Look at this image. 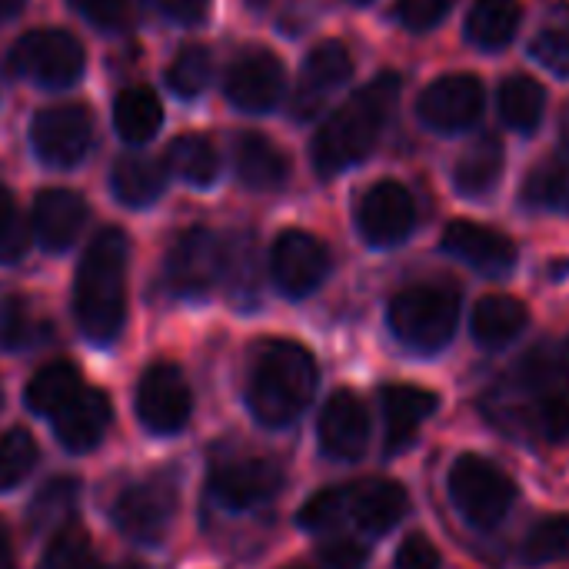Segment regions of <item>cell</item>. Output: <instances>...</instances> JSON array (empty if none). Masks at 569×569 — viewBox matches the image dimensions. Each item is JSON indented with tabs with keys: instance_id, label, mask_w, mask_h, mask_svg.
Wrapping results in <instances>:
<instances>
[{
	"instance_id": "c3c4849f",
	"label": "cell",
	"mask_w": 569,
	"mask_h": 569,
	"mask_svg": "<svg viewBox=\"0 0 569 569\" xmlns=\"http://www.w3.org/2000/svg\"><path fill=\"white\" fill-rule=\"evenodd\" d=\"M157 3L163 7V13L170 20H177L183 27H197L210 10V0H157Z\"/></svg>"
},
{
	"instance_id": "52a82bcc",
	"label": "cell",
	"mask_w": 569,
	"mask_h": 569,
	"mask_svg": "<svg viewBox=\"0 0 569 569\" xmlns=\"http://www.w3.org/2000/svg\"><path fill=\"white\" fill-rule=\"evenodd\" d=\"M7 67L20 80H30L47 90H63L83 77L87 50L67 30H30L13 43Z\"/></svg>"
},
{
	"instance_id": "277c9868",
	"label": "cell",
	"mask_w": 569,
	"mask_h": 569,
	"mask_svg": "<svg viewBox=\"0 0 569 569\" xmlns=\"http://www.w3.org/2000/svg\"><path fill=\"white\" fill-rule=\"evenodd\" d=\"M513 400L523 397V423L547 443L569 437V337L543 340L523 353V360L503 380Z\"/></svg>"
},
{
	"instance_id": "9c48e42d",
	"label": "cell",
	"mask_w": 569,
	"mask_h": 569,
	"mask_svg": "<svg viewBox=\"0 0 569 569\" xmlns=\"http://www.w3.org/2000/svg\"><path fill=\"white\" fill-rule=\"evenodd\" d=\"M217 280H223V240L207 227L180 233L163 263L167 290L177 297H203Z\"/></svg>"
},
{
	"instance_id": "30bf717a",
	"label": "cell",
	"mask_w": 569,
	"mask_h": 569,
	"mask_svg": "<svg viewBox=\"0 0 569 569\" xmlns=\"http://www.w3.org/2000/svg\"><path fill=\"white\" fill-rule=\"evenodd\" d=\"M137 417L157 437H173L190 423L193 397L187 377L173 363H153L137 383Z\"/></svg>"
},
{
	"instance_id": "7bdbcfd3",
	"label": "cell",
	"mask_w": 569,
	"mask_h": 569,
	"mask_svg": "<svg viewBox=\"0 0 569 569\" xmlns=\"http://www.w3.org/2000/svg\"><path fill=\"white\" fill-rule=\"evenodd\" d=\"M30 233L27 223L10 197V190L0 183V263H17L27 253Z\"/></svg>"
},
{
	"instance_id": "5b68a950",
	"label": "cell",
	"mask_w": 569,
	"mask_h": 569,
	"mask_svg": "<svg viewBox=\"0 0 569 569\" xmlns=\"http://www.w3.org/2000/svg\"><path fill=\"white\" fill-rule=\"evenodd\" d=\"M393 337L417 353H440L460 323V290L450 283H417L400 290L387 307Z\"/></svg>"
},
{
	"instance_id": "ab89813d",
	"label": "cell",
	"mask_w": 569,
	"mask_h": 569,
	"mask_svg": "<svg viewBox=\"0 0 569 569\" xmlns=\"http://www.w3.org/2000/svg\"><path fill=\"white\" fill-rule=\"evenodd\" d=\"M40 327L30 317L23 297L0 290V350H23L37 340Z\"/></svg>"
},
{
	"instance_id": "60d3db41",
	"label": "cell",
	"mask_w": 569,
	"mask_h": 569,
	"mask_svg": "<svg viewBox=\"0 0 569 569\" xmlns=\"http://www.w3.org/2000/svg\"><path fill=\"white\" fill-rule=\"evenodd\" d=\"M300 527L310 533H327L333 527H340L347 520V490L343 487H327L317 497H310L300 507Z\"/></svg>"
},
{
	"instance_id": "d6a6232c",
	"label": "cell",
	"mask_w": 569,
	"mask_h": 569,
	"mask_svg": "<svg viewBox=\"0 0 569 569\" xmlns=\"http://www.w3.org/2000/svg\"><path fill=\"white\" fill-rule=\"evenodd\" d=\"M163 160H167V170L177 173L180 180H187L190 187H210L220 173V157H217L213 143L200 133L173 137Z\"/></svg>"
},
{
	"instance_id": "ffe728a7",
	"label": "cell",
	"mask_w": 569,
	"mask_h": 569,
	"mask_svg": "<svg viewBox=\"0 0 569 569\" xmlns=\"http://www.w3.org/2000/svg\"><path fill=\"white\" fill-rule=\"evenodd\" d=\"M347 490V520L363 530L367 537L390 533L410 510L407 490L397 480H360L343 487Z\"/></svg>"
},
{
	"instance_id": "7402d4cb",
	"label": "cell",
	"mask_w": 569,
	"mask_h": 569,
	"mask_svg": "<svg viewBox=\"0 0 569 569\" xmlns=\"http://www.w3.org/2000/svg\"><path fill=\"white\" fill-rule=\"evenodd\" d=\"M87 223V200L73 190H40L33 200V237L43 250L60 253L77 243Z\"/></svg>"
},
{
	"instance_id": "4dcf8cb0",
	"label": "cell",
	"mask_w": 569,
	"mask_h": 569,
	"mask_svg": "<svg viewBox=\"0 0 569 569\" xmlns=\"http://www.w3.org/2000/svg\"><path fill=\"white\" fill-rule=\"evenodd\" d=\"M523 207L543 210V213H569V157H547L537 163L520 190Z\"/></svg>"
},
{
	"instance_id": "3957f363",
	"label": "cell",
	"mask_w": 569,
	"mask_h": 569,
	"mask_svg": "<svg viewBox=\"0 0 569 569\" xmlns=\"http://www.w3.org/2000/svg\"><path fill=\"white\" fill-rule=\"evenodd\" d=\"M317 390V363L293 340H267L247 373V407L263 427H290Z\"/></svg>"
},
{
	"instance_id": "9a60e30c",
	"label": "cell",
	"mask_w": 569,
	"mask_h": 569,
	"mask_svg": "<svg viewBox=\"0 0 569 569\" xmlns=\"http://www.w3.org/2000/svg\"><path fill=\"white\" fill-rule=\"evenodd\" d=\"M207 490L223 510H260L283 490V470L270 460H227L210 470Z\"/></svg>"
},
{
	"instance_id": "d6986e66",
	"label": "cell",
	"mask_w": 569,
	"mask_h": 569,
	"mask_svg": "<svg viewBox=\"0 0 569 569\" xmlns=\"http://www.w3.org/2000/svg\"><path fill=\"white\" fill-rule=\"evenodd\" d=\"M443 250L487 277H507L517 267L513 240L507 233L473 223V220H453L443 230Z\"/></svg>"
},
{
	"instance_id": "681fc988",
	"label": "cell",
	"mask_w": 569,
	"mask_h": 569,
	"mask_svg": "<svg viewBox=\"0 0 569 569\" xmlns=\"http://www.w3.org/2000/svg\"><path fill=\"white\" fill-rule=\"evenodd\" d=\"M0 569H17L13 547H10V533H7V527H3V523H0Z\"/></svg>"
},
{
	"instance_id": "44dd1931",
	"label": "cell",
	"mask_w": 569,
	"mask_h": 569,
	"mask_svg": "<svg viewBox=\"0 0 569 569\" xmlns=\"http://www.w3.org/2000/svg\"><path fill=\"white\" fill-rule=\"evenodd\" d=\"M440 397L433 390L413 387V383H387L380 387V410H383V427H387V453H403L420 427L437 413Z\"/></svg>"
},
{
	"instance_id": "f907efd6",
	"label": "cell",
	"mask_w": 569,
	"mask_h": 569,
	"mask_svg": "<svg viewBox=\"0 0 569 569\" xmlns=\"http://www.w3.org/2000/svg\"><path fill=\"white\" fill-rule=\"evenodd\" d=\"M23 7H27V0H0V27L17 20L23 13Z\"/></svg>"
},
{
	"instance_id": "b9f144b4",
	"label": "cell",
	"mask_w": 569,
	"mask_h": 569,
	"mask_svg": "<svg viewBox=\"0 0 569 569\" xmlns=\"http://www.w3.org/2000/svg\"><path fill=\"white\" fill-rule=\"evenodd\" d=\"M73 13H80L87 23H93L97 30H127L137 17V0H70Z\"/></svg>"
},
{
	"instance_id": "db71d44e",
	"label": "cell",
	"mask_w": 569,
	"mask_h": 569,
	"mask_svg": "<svg viewBox=\"0 0 569 569\" xmlns=\"http://www.w3.org/2000/svg\"><path fill=\"white\" fill-rule=\"evenodd\" d=\"M350 3H370V0H350Z\"/></svg>"
},
{
	"instance_id": "1f68e13d",
	"label": "cell",
	"mask_w": 569,
	"mask_h": 569,
	"mask_svg": "<svg viewBox=\"0 0 569 569\" xmlns=\"http://www.w3.org/2000/svg\"><path fill=\"white\" fill-rule=\"evenodd\" d=\"M497 107H500V117L507 127H513L517 133H533L547 110V90L533 77L513 73L500 83Z\"/></svg>"
},
{
	"instance_id": "4fadbf2b",
	"label": "cell",
	"mask_w": 569,
	"mask_h": 569,
	"mask_svg": "<svg viewBox=\"0 0 569 569\" xmlns=\"http://www.w3.org/2000/svg\"><path fill=\"white\" fill-rule=\"evenodd\" d=\"M487 107V90L473 73L437 77L417 100V117L437 133H460L480 120Z\"/></svg>"
},
{
	"instance_id": "74e56055",
	"label": "cell",
	"mask_w": 569,
	"mask_h": 569,
	"mask_svg": "<svg viewBox=\"0 0 569 569\" xmlns=\"http://www.w3.org/2000/svg\"><path fill=\"white\" fill-rule=\"evenodd\" d=\"M37 463V443L27 430H7L0 437V493L27 480Z\"/></svg>"
},
{
	"instance_id": "f1b7e54d",
	"label": "cell",
	"mask_w": 569,
	"mask_h": 569,
	"mask_svg": "<svg viewBox=\"0 0 569 569\" xmlns=\"http://www.w3.org/2000/svg\"><path fill=\"white\" fill-rule=\"evenodd\" d=\"M520 20H523L520 0H473L463 33L480 50H500L517 37Z\"/></svg>"
},
{
	"instance_id": "11a10c76",
	"label": "cell",
	"mask_w": 569,
	"mask_h": 569,
	"mask_svg": "<svg viewBox=\"0 0 569 569\" xmlns=\"http://www.w3.org/2000/svg\"><path fill=\"white\" fill-rule=\"evenodd\" d=\"M130 569H147V567H130Z\"/></svg>"
},
{
	"instance_id": "8fae6325",
	"label": "cell",
	"mask_w": 569,
	"mask_h": 569,
	"mask_svg": "<svg viewBox=\"0 0 569 569\" xmlns=\"http://www.w3.org/2000/svg\"><path fill=\"white\" fill-rule=\"evenodd\" d=\"M173 510H177L173 487L167 480L153 477V480H140V483L127 487L113 500V523L130 543L157 547L173 523Z\"/></svg>"
},
{
	"instance_id": "83f0119b",
	"label": "cell",
	"mask_w": 569,
	"mask_h": 569,
	"mask_svg": "<svg viewBox=\"0 0 569 569\" xmlns=\"http://www.w3.org/2000/svg\"><path fill=\"white\" fill-rule=\"evenodd\" d=\"M80 390H83V380H80L77 367L67 360H53L27 380L23 403L37 417H57Z\"/></svg>"
},
{
	"instance_id": "ac0fdd59",
	"label": "cell",
	"mask_w": 569,
	"mask_h": 569,
	"mask_svg": "<svg viewBox=\"0 0 569 569\" xmlns=\"http://www.w3.org/2000/svg\"><path fill=\"white\" fill-rule=\"evenodd\" d=\"M317 437H320L323 457H330L337 463L360 460L367 450V440H370V413H367L363 400L350 390H337L320 410Z\"/></svg>"
},
{
	"instance_id": "8992f818",
	"label": "cell",
	"mask_w": 569,
	"mask_h": 569,
	"mask_svg": "<svg viewBox=\"0 0 569 569\" xmlns=\"http://www.w3.org/2000/svg\"><path fill=\"white\" fill-rule=\"evenodd\" d=\"M447 487H450V500H453L457 513L477 530L500 527L517 503L513 477L503 467H497L477 453H467L450 467Z\"/></svg>"
},
{
	"instance_id": "9f6ffc18",
	"label": "cell",
	"mask_w": 569,
	"mask_h": 569,
	"mask_svg": "<svg viewBox=\"0 0 569 569\" xmlns=\"http://www.w3.org/2000/svg\"><path fill=\"white\" fill-rule=\"evenodd\" d=\"M287 569H300V567H287Z\"/></svg>"
},
{
	"instance_id": "ba28073f",
	"label": "cell",
	"mask_w": 569,
	"mask_h": 569,
	"mask_svg": "<svg viewBox=\"0 0 569 569\" xmlns=\"http://www.w3.org/2000/svg\"><path fill=\"white\" fill-rule=\"evenodd\" d=\"M33 153L47 167H77L93 143V113L83 103H57L33 117L30 123Z\"/></svg>"
},
{
	"instance_id": "cb8c5ba5",
	"label": "cell",
	"mask_w": 569,
	"mask_h": 569,
	"mask_svg": "<svg viewBox=\"0 0 569 569\" xmlns=\"http://www.w3.org/2000/svg\"><path fill=\"white\" fill-rule=\"evenodd\" d=\"M233 167L240 183L250 190H280L290 177L287 153L263 133H243L233 143Z\"/></svg>"
},
{
	"instance_id": "484cf974",
	"label": "cell",
	"mask_w": 569,
	"mask_h": 569,
	"mask_svg": "<svg viewBox=\"0 0 569 569\" xmlns=\"http://www.w3.org/2000/svg\"><path fill=\"white\" fill-rule=\"evenodd\" d=\"M110 190L127 207H150L167 190V167L153 157H120L110 170Z\"/></svg>"
},
{
	"instance_id": "603a6c76",
	"label": "cell",
	"mask_w": 569,
	"mask_h": 569,
	"mask_svg": "<svg viewBox=\"0 0 569 569\" xmlns=\"http://www.w3.org/2000/svg\"><path fill=\"white\" fill-rule=\"evenodd\" d=\"M113 420V407H110V397L100 393V390H80L57 417H53V433L57 440L70 450V453H87L93 450L107 427Z\"/></svg>"
},
{
	"instance_id": "8d00e7d4",
	"label": "cell",
	"mask_w": 569,
	"mask_h": 569,
	"mask_svg": "<svg viewBox=\"0 0 569 569\" xmlns=\"http://www.w3.org/2000/svg\"><path fill=\"white\" fill-rule=\"evenodd\" d=\"M223 280L233 300H250L257 293V247L250 233L223 243Z\"/></svg>"
},
{
	"instance_id": "bcb514c9",
	"label": "cell",
	"mask_w": 569,
	"mask_h": 569,
	"mask_svg": "<svg viewBox=\"0 0 569 569\" xmlns=\"http://www.w3.org/2000/svg\"><path fill=\"white\" fill-rule=\"evenodd\" d=\"M320 560L327 569H363L367 563V543L353 537H333L320 543Z\"/></svg>"
},
{
	"instance_id": "7c38bea8",
	"label": "cell",
	"mask_w": 569,
	"mask_h": 569,
	"mask_svg": "<svg viewBox=\"0 0 569 569\" xmlns=\"http://www.w3.org/2000/svg\"><path fill=\"white\" fill-rule=\"evenodd\" d=\"M330 273V250L307 230H283L270 247V277L290 300L310 297Z\"/></svg>"
},
{
	"instance_id": "ee69618b",
	"label": "cell",
	"mask_w": 569,
	"mask_h": 569,
	"mask_svg": "<svg viewBox=\"0 0 569 569\" xmlns=\"http://www.w3.org/2000/svg\"><path fill=\"white\" fill-rule=\"evenodd\" d=\"M530 53L537 63H543L550 73L569 77V23H553L543 27L537 33V40L530 43Z\"/></svg>"
},
{
	"instance_id": "f6af8a7d",
	"label": "cell",
	"mask_w": 569,
	"mask_h": 569,
	"mask_svg": "<svg viewBox=\"0 0 569 569\" xmlns=\"http://www.w3.org/2000/svg\"><path fill=\"white\" fill-rule=\"evenodd\" d=\"M450 7L453 0H397L393 13L407 30L423 33V30H433L450 13Z\"/></svg>"
},
{
	"instance_id": "7dc6e473",
	"label": "cell",
	"mask_w": 569,
	"mask_h": 569,
	"mask_svg": "<svg viewBox=\"0 0 569 569\" xmlns=\"http://www.w3.org/2000/svg\"><path fill=\"white\" fill-rule=\"evenodd\" d=\"M397 569H440V553L423 533H413L397 550Z\"/></svg>"
},
{
	"instance_id": "5bb4252c",
	"label": "cell",
	"mask_w": 569,
	"mask_h": 569,
	"mask_svg": "<svg viewBox=\"0 0 569 569\" xmlns=\"http://www.w3.org/2000/svg\"><path fill=\"white\" fill-rule=\"evenodd\" d=\"M417 227L413 193L397 180L373 183L357 203V230L370 247H397Z\"/></svg>"
},
{
	"instance_id": "4316f807",
	"label": "cell",
	"mask_w": 569,
	"mask_h": 569,
	"mask_svg": "<svg viewBox=\"0 0 569 569\" xmlns=\"http://www.w3.org/2000/svg\"><path fill=\"white\" fill-rule=\"evenodd\" d=\"M503 173V143L493 133H480L457 160L453 183L463 197H487Z\"/></svg>"
},
{
	"instance_id": "f35d334b",
	"label": "cell",
	"mask_w": 569,
	"mask_h": 569,
	"mask_svg": "<svg viewBox=\"0 0 569 569\" xmlns=\"http://www.w3.org/2000/svg\"><path fill=\"white\" fill-rule=\"evenodd\" d=\"M40 569H100V563L90 547V537L77 527H67L43 550Z\"/></svg>"
},
{
	"instance_id": "2e32d148",
	"label": "cell",
	"mask_w": 569,
	"mask_h": 569,
	"mask_svg": "<svg viewBox=\"0 0 569 569\" xmlns=\"http://www.w3.org/2000/svg\"><path fill=\"white\" fill-rule=\"evenodd\" d=\"M283 83H287L283 63L270 50L253 47L230 63L223 77V93L243 113H267L280 103Z\"/></svg>"
},
{
	"instance_id": "d4e9b609",
	"label": "cell",
	"mask_w": 569,
	"mask_h": 569,
	"mask_svg": "<svg viewBox=\"0 0 569 569\" xmlns=\"http://www.w3.org/2000/svg\"><path fill=\"white\" fill-rule=\"evenodd\" d=\"M527 323H530L527 303L517 297H507V293L483 297L470 313V333L487 350H500V347L513 343L527 330Z\"/></svg>"
},
{
	"instance_id": "f5cc1de1",
	"label": "cell",
	"mask_w": 569,
	"mask_h": 569,
	"mask_svg": "<svg viewBox=\"0 0 569 569\" xmlns=\"http://www.w3.org/2000/svg\"><path fill=\"white\" fill-rule=\"evenodd\" d=\"M247 7H250L253 13H263V10L270 7V0H247Z\"/></svg>"
},
{
	"instance_id": "e0dca14e",
	"label": "cell",
	"mask_w": 569,
	"mask_h": 569,
	"mask_svg": "<svg viewBox=\"0 0 569 569\" xmlns=\"http://www.w3.org/2000/svg\"><path fill=\"white\" fill-rule=\"evenodd\" d=\"M353 73V57L347 43L340 40H323L310 50L300 70V83L293 90V117L297 120H313L323 103L330 100L333 90H340Z\"/></svg>"
},
{
	"instance_id": "816d5d0a",
	"label": "cell",
	"mask_w": 569,
	"mask_h": 569,
	"mask_svg": "<svg viewBox=\"0 0 569 569\" xmlns=\"http://www.w3.org/2000/svg\"><path fill=\"white\" fill-rule=\"evenodd\" d=\"M560 137H563V143H567L569 150V107L563 110V117H560Z\"/></svg>"
},
{
	"instance_id": "7a4b0ae2",
	"label": "cell",
	"mask_w": 569,
	"mask_h": 569,
	"mask_svg": "<svg viewBox=\"0 0 569 569\" xmlns=\"http://www.w3.org/2000/svg\"><path fill=\"white\" fill-rule=\"evenodd\" d=\"M127 257L130 243L123 230L107 227L100 230L80 267H77V283H73V317L80 333L90 343H113L123 317H127Z\"/></svg>"
},
{
	"instance_id": "f546056e",
	"label": "cell",
	"mask_w": 569,
	"mask_h": 569,
	"mask_svg": "<svg viewBox=\"0 0 569 569\" xmlns=\"http://www.w3.org/2000/svg\"><path fill=\"white\" fill-rule=\"evenodd\" d=\"M113 127L127 143H147L163 127L160 97L150 87H127L113 100Z\"/></svg>"
},
{
	"instance_id": "6da1fadb",
	"label": "cell",
	"mask_w": 569,
	"mask_h": 569,
	"mask_svg": "<svg viewBox=\"0 0 569 569\" xmlns=\"http://www.w3.org/2000/svg\"><path fill=\"white\" fill-rule=\"evenodd\" d=\"M397 100H400V77L390 70L373 77L367 87H360L317 130V137L310 143L313 170L320 177H337V173L357 167L360 160H367L380 140Z\"/></svg>"
},
{
	"instance_id": "e575fe53",
	"label": "cell",
	"mask_w": 569,
	"mask_h": 569,
	"mask_svg": "<svg viewBox=\"0 0 569 569\" xmlns=\"http://www.w3.org/2000/svg\"><path fill=\"white\" fill-rule=\"evenodd\" d=\"M569 560V513H557L540 520L523 547H520V563L523 567H550V563H567Z\"/></svg>"
},
{
	"instance_id": "836d02e7",
	"label": "cell",
	"mask_w": 569,
	"mask_h": 569,
	"mask_svg": "<svg viewBox=\"0 0 569 569\" xmlns=\"http://www.w3.org/2000/svg\"><path fill=\"white\" fill-rule=\"evenodd\" d=\"M77 507H80V483L73 477H53L30 500L27 523L33 533H53L77 513Z\"/></svg>"
},
{
	"instance_id": "d590c367",
	"label": "cell",
	"mask_w": 569,
	"mask_h": 569,
	"mask_svg": "<svg viewBox=\"0 0 569 569\" xmlns=\"http://www.w3.org/2000/svg\"><path fill=\"white\" fill-rule=\"evenodd\" d=\"M213 80V53L200 43H183L167 67V83L177 97H200Z\"/></svg>"
}]
</instances>
